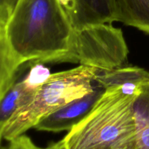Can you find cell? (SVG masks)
<instances>
[{"mask_svg":"<svg viewBox=\"0 0 149 149\" xmlns=\"http://www.w3.org/2000/svg\"><path fill=\"white\" fill-rule=\"evenodd\" d=\"M74 32L59 0H19L0 29V99L24 63L61 62L69 52Z\"/></svg>","mask_w":149,"mask_h":149,"instance_id":"cell-1","label":"cell"},{"mask_svg":"<svg viewBox=\"0 0 149 149\" xmlns=\"http://www.w3.org/2000/svg\"><path fill=\"white\" fill-rule=\"evenodd\" d=\"M136 96L106 89L90 112L63 138L66 149H136Z\"/></svg>","mask_w":149,"mask_h":149,"instance_id":"cell-2","label":"cell"},{"mask_svg":"<svg viewBox=\"0 0 149 149\" xmlns=\"http://www.w3.org/2000/svg\"><path fill=\"white\" fill-rule=\"evenodd\" d=\"M97 69L79 65L76 68L51 74L38 88L30 102L17 110L0 128L1 139L10 141L24 134L45 117L93 91Z\"/></svg>","mask_w":149,"mask_h":149,"instance_id":"cell-3","label":"cell"},{"mask_svg":"<svg viewBox=\"0 0 149 149\" xmlns=\"http://www.w3.org/2000/svg\"><path fill=\"white\" fill-rule=\"evenodd\" d=\"M128 53L122 29L99 23L74 29L70 51L61 62H78L99 70H110L125 67Z\"/></svg>","mask_w":149,"mask_h":149,"instance_id":"cell-4","label":"cell"},{"mask_svg":"<svg viewBox=\"0 0 149 149\" xmlns=\"http://www.w3.org/2000/svg\"><path fill=\"white\" fill-rule=\"evenodd\" d=\"M105 91L104 88L95 83L93 91L54 111L41 120L34 128L52 132L69 131L90 112Z\"/></svg>","mask_w":149,"mask_h":149,"instance_id":"cell-5","label":"cell"},{"mask_svg":"<svg viewBox=\"0 0 149 149\" xmlns=\"http://www.w3.org/2000/svg\"><path fill=\"white\" fill-rule=\"evenodd\" d=\"M75 30L114 21L113 0H59Z\"/></svg>","mask_w":149,"mask_h":149,"instance_id":"cell-6","label":"cell"},{"mask_svg":"<svg viewBox=\"0 0 149 149\" xmlns=\"http://www.w3.org/2000/svg\"><path fill=\"white\" fill-rule=\"evenodd\" d=\"M149 80V72L138 67H121L110 70H97L94 82L105 89L119 88L128 95L140 94L144 83Z\"/></svg>","mask_w":149,"mask_h":149,"instance_id":"cell-7","label":"cell"},{"mask_svg":"<svg viewBox=\"0 0 149 149\" xmlns=\"http://www.w3.org/2000/svg\"><path fill=\"white\" fill-rule=\"evenodd\" d=\"M114 21L149 34V0H113Z\"/></svg>","mask_w":149,"mask_h":149,"instance_id":"cell-8","label":"cell"},{"mask_svg":"<svg viewBox=\"0 0 149 149\" xmlns=\"http://www.w3.org/2000/svg\"><path fill=\"white\" fill-rule=\"evenodd\" d=\"M136 149H149V80L133 102Z\"/></svg>","mask_w":149,"mask_h":149,"instance_id":"cell-9","label":"cell"},{"mask_svg":"<svg viewBox=\"0 0 149 149\" xmlns=\"http://www.w3.org/2000/svg\"><path fill=\"white\" fill-rule=\"evenodd\" d=\"M35 92L27 89L23 80L15 82L0 99V128L4 127L17 110L30 102Z\"/></svg>","mask_w":149,"mask_h":149,"instance_id":"cell-10","label":"cell"},{"mask_svg":"<svg viewBox=\"0 0 149 149\" xmlns=\"http://www.w3.org/2000/svg\"><path fill=\"white\" fill-rule=\"evenodd\" d=\"M50 75L49 69L42 64H36L31 68L27 75L22 80L27 89L36 91Z\"/></svg>","mask_w":149,"mask_h":149,"instance_id":"cell-11","label":"cell"},{"mask_svg":"<svg viewBox=\"0 0 149 149\" xmlns=\"http://www.w3.org/2000/svg\"><path fill=\"white\" fill-rule=\"evenodd\" d=\"M1 149H66L63 139L53 144L49 145L46 148H39L35 145L32 140L25 134L19 136L14 140L9 141L5 146H2Z\"/></svg>","mask_w":149,"mask_h":149,"instance_id":"cell-12","label":"cell"},{"mask_svg":"<svg viewBox=\"0 0 149 149\" xmlns=\"http://www.w3.org/2000/svg\"><path fill=\"white\" fill-rule=\"evenodd\" d=\"M19 0H0V29L8 23Z\"/></svg>","mask_w":149,"mask_h":149,"instance_id":"cell-13","label":"cell"}]
</instances>
